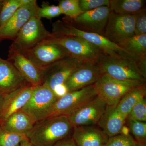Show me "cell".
Wrapping results in <instances>:
<instances>
[{
  "label": "cell",
  "instance_id": "obj_16",
  "mask_svg": "<svg viewBox=\"0 0 146 146\" xmlns=\"http://www.w3.org/2000/svg\"><path fill=\"white\" fill-rule=\"evenodd\" d=\"M34 87L28 83L4 96L0 113V125L11 115L23 108L30 98Z\"/></svg>",
  "mask_w": 146,
  "mask_h": 146
},
{
  "label": "cell",
  "instance_id": "obj_1",
  "mask_svg": "<svg viewBox=\"0 0 146 146\" xmlns=\"http://www.w3.org/2000/svg\"><path fill=\"white\" fill-rule=\"evenodd\" d=\"M73 128L68 116H55L36 122L26 135L34 146H54L71 137Z\"/></svg>",
  "mask_w": 146,
  "mask_h": 146
},
{
  "label": "cell",
  "instance_id": "obj_32",
  "mask_svg": "<svg viewBox=\"0 0 146 146\" xmlns=\"http://www.w3.org/2000/svg\"><path fill=\"white\" fill-rule=\"evenodd\" d=\"M110 0H79L80 9L83 12L94 10L104 6H109Z\"/></svg>",
  "mask_w": 146,
  "mask_h": 146
},
{
  "label": "cell",
  "instance_id": "obj_35",
  "mask_svg": "<svg viewBox=\"0 0 146 146\" xmlns=\"http://www.w3.org/2000/svg\"><path fill=\"white\" fill-rule=\"evenodd\" d=\"M19 146H34L29 141V140H26L22 142Z\"/></svg>",
  "mask_w": 146,
  "mask_h": 146
},
{
  "label": "cell",
  "instance_id": "obj_12",
  "mask_svg": "<svg viewBox=\"0 0 146 146\" xmlns=\"http://www.w3.org/2000/svg\"><path fill=\"white\" fill-rule=\"evenodd\" d=\"M135 15H123L111 11L103 36L118 44L134 35Z\"/></svg>",
  "mask_w": 146,
  "mask_h": 146
},
{
  "label": "cell",
  "instance_id": "obj_33",
  "mask_svg": "<svg viewBox=\"0 0 146 146\" xmlns=\"http://www.w3.org/2000/svg\"><path fill=\"white\" fill-rule=\"evenodd\" d=\"M135 15L134 35L146 34V10L144 8Z\"/></svg>",
  "mask_w": 146,
  "mask_h": 146
},
{
  "label": "cell",
  "instance_id": "obj_38",
  "mask_svg": "<svg viewBox=\"0 0 146 146\" xmlns=\"http://www.w3.org/2000/svg\"><path fill=\"white\" fill-rule=\"evenodd\" d=\"M3 1L2 2H1L0 3V9H1V7Z\"/></svg>",
  "mask_w": 146,
  "mask_h": 146
},
{
  "label": "cell",
  "instance_id": "obj_17",
  "mask_svg": "<svg viewBox=\"0 0 146 146\" xmlns=\"http://www.w3.org/2000/svg\"><path fill=\"white\" fill-rule=\"evenodd\" d=\"M9 61L13 64L27 82L32 86L42 84V71L21 53L9 50Z\"/></svg>",
  "mask_w": 146,
  "mask_h": 146
},
{
  "label": "cell",
  "instance_id": "obj_3",
  "mask_svg": "<svg viewBox=\"0 0 146 146\" xmlns=\"http://www.w3.org/2000/svg\"><path fill=\"white\" fill-rule=\"evenodd\" d=\"M102 74H106L112 78L122 81H138L145 82L138 68V63L125 58H115L104 54L96 62Z\"/></svg>",
  "mask_w": 146,
  "mask_h": 146
},
{
  "label": "cell",
  "instance_id": "obj_5",
  "mask_svg": "<svg viewBox=\"0 0 146 146\" xmlns=\"http://www.w3.org/2000/svg\"><path fill=\"white\" fill-rule=\"evenodd\" d=\"M97 95L95 84L79 90L68 92L56 100L44 119L63 115L68 116Z\"/></svg>",
  "mask_w": 146,
  "mask_h": 146
},
{
  "label": "cell",
  "instance_id": "obj_9",
  "mask_svg": "<svg viewBox=\"0 0 146 146\" xmlns=\"http://www.w3.org/2000/svg\"><path fill=\"white\" fill-rule=\"evenodd\" d=\"M85 63L70 56L56 61L42 70V84L53 91L56 86L63 84L68 78Z\"/></svg>",
  "mask_w": 146,
  "mask_h": 146
},
{
  "label": "cell",
  "instance_id": "obj_4",
  "mask_svg": "<svg viewBox=\"0 0 146 146\" xmlns=\"http://www.w3.org/2000/svg\"><path fill=\"white\" fill-rule=\"evenodd\" d=\"M52 36L37 15L32 17L21 29L9 49L23 53L49 39Z\"/></svg>",
  "mask_w": 146,
  "mask_h": 146
},
{
  "label": "cell",
  "instance_id": "obj_30",
  "mask_svg": "<svg viewBox=\"0 0 146 146\" xmlns=\"http://www.w3.org/2000/svg\"><path fill=\"white\" fill-rule=\"evenodd\" d=\"M136 143L133 136L130 134H119L110 137L105 146H131Z\"/></svg>",
  "mask_w": 146,
  "mask_h": 146
},
{
  "label": "cell",
  "instance_id": "obj_6",
  "mask_svg": "<svg viewBox=\"0 0 146 146\" xmlns=\"http://www.w3.org/2000/svg\"><path fill=\"white\" fill-rule=\"evenodd\" d=\"M145 82L138 81H122L103 74L95 83L98 95L109 106H117L123 97L129 91Z\"/></svg>",
  "mask_w": 146,
  "mask_h": 146
},
{
  "label": "cell",
  "instance_id": "obj_25",
  "mask_svg": "<svg viewBox=\"0 0 146 146\" xmlns=\"http://www.w3.org/2000/svg\"><path fill=\"white\" fill-rule=\"evenodd\" d=\"M31 0H3L0 9V28L6 23L18 8Z\"/></svg>",
  "mask_w": 146,
  "mask_h": 146
},
{
  "label": "cell",
  "instance_id": "obj_18",
  "mask_svg": "<svg viewBox=\"0 0 146 146\" xmlns=\"http://www.w3.org/2000/svg\"><path fill=\"white\" fill-rule=\"evenodd\" d=\"M28 83L10 61L0 58V94L5 96Z\"/></svg>",
  "mask_w": 146,
  "mask_h": 146
},
{
  "label": "cell",
  "instance_id": "obj_20",
  "mask_svg": "<svg viewBox=\"0 0 146 146\" xmlns=\"http://www.w3.org/2000/svg\"><path fill=\"white\" fill-rule=\"evenodd\" d=\"M116 106L107 105L104 113L97 124L109 138L121 134L127 119L118 111Z\"/></svg>",
  "mask_w": 146,
  "mask_h": 146
},
{
  "label": "cell",
  "instance_id": "obj_27",
  "mask_svg": "<svg viewBox=\"0 0 146 146\" xmlns=\"http://www.w3.org/2000/svg\"><path fill=\"white\" fill-rule=\"evenodd\" d=\"M58 5L67 19H74L83 12L80 7L79 0H62Z\"/></svg>",
  "mask_w": 146,
  "mask_h": 146
},
{
  "label": "cell",
  "instance_id": "obj_15",
  "mask_svg": "<svg viewBox=\"0 0 146 146\" xmlns=\"http://www.w3.org/2000/svg\"><path fill=\"white\" fill-rule=\"evenodd\" d=\"M102 75L96 63H85L76 70L64 83L68 92L94 84Z\"/></svg>",
  "mask_w": 146,
  "mask_h": 146
},
{
  "label": "cell",
  "instance_id": "obj_13",
  "mask_svg": "<svg viewBox=\"0 0 146 146\" xmlns=\"http://www.w3.org/2000/svg\"><path fill=\"white\" fill-rule=\"evenodd\" d=\"M107 104L98 95L68 116L74 127L97 124Z\"/></svg>",
  "mask_w": 146,
  "mask_h": 146
},
{
  "label": "cell",
  "instance_id": "obj_19",
  "mask_svg": "<svg viewBox=\"0 0 146 146\" xmlns=\"http://www.w3.org/2000/svg\"><path fill=\"white\" fill-rule=\"evenodd\" d=\"M72 137L77 146H105L109 138L92 125L74 127Z\"/></svg>",
  "mask_w": 146,
  "mask_h": 146
},
{
  "label": "cell",
  "instance_id": "obj_7",
  "mask_svg": "<svg viewBox=\"0 0 146 146\" xmlns=\"http://www.w3.org/2000/svg\"><path fill=\"white\" fill-rule=\"evenodd\" d=\"M47 40L62 46L71 56L85 63H96L104 54L100 48L80 37L52 35Z\"/></svg>",
  "mask_w": 146,
  "mask_h": 146
},
{
  "label": "cell",
  "instance_id": "obj_11",
  "mask_svg": "<svg viewBox=\"0 0 146 146\" xmlns=\"http://www.w3.org/2000/svg\"><path fill=\"white\" fill-rule=\"evenodd\" d=\"M111 12L109 6L102 7L94 10L82 12L74 19L65 18L63 20L82 31L103 36Z\"/></svg>",
  "mask_w": 146,
  "mask_h": 146
},
{
  "label": "cell",
  "instance_id": "obj_39",
  "mask_svg": "<svg viewBox=\"0 0 146 146\" xmlns=\"http://www.w3.org/2000/svg\"><path fill=\"white\" fill-rule=\"evenodd\" d=\"M3 1V0H0V3L1 2H2Z\"/></svg>",
  "mask_w": 146,
  "mask_h": 146
},
{
  "label": "cell",
  "instance_id": "obj_23",
  "mask_svg": "<svg viewBox=\"0 0 146 146\" xmlns=\"http://www.w3.org/2000/svg\"><path fill=\"white\" fill-rule=\"evenodd\" d=\"M118 45L139 60L146 59V34L134 35Z\"/></svg>",
  "mask_w": 146,
  "mask_h": 146
},
{
  "label": "cell",
  "instance_id": "obj_24",
  "mask_svg": "<svg viewBox=\"0 0 146 146\" xmlns=\"http://www.w3.org/2000/svg\"><path fill=\"white\" fill-rule=\"evenodd\" d=\"M145 2L144 0H110L109 7L117 14H135L145 8Z\"/></svg>",
  "mask_w": 146,
  "mask_h": 146
},
{
  "label": "cell",
  "instance_id": "obj_31",
  "mask_svg": "<svg viewBox=\"0 0 146 146\" xmlns=\"http://www.w3.org/2000/svg\"><path fill=\"white\" fill-rule=\"evenodd\" d=\"M63 14L58 5H46L39 7L37 16L39 18L50 19Z\"/></svg>",
  "mask_w": 146,
  "mask_h": 146
},
{
  "label": "cell",
  "instance_id": "obj_22",
  "mask_svg": "<svg viewBox=\"0 0 146 146\" xmlns=\"http://www.w3.org/2000/svg\"><path fill=\"white\" fill-rule=\"evenodd\" d=\"M146 94V84L137 86L126 94L117 105V109L123 116L127 118L132 108Z\"/></svg>",
  "mask_w": 146,
  "mask_h": 146
},
{
  "label": "cell",
  "instance_id": "obj_14",
  "mask_svg": "<svg viewBox=\"0 0 146 146\" xmlns=\"http://www.w3.org/2000/svg\"><path fill=\"white\" fill-rule=\"evenodd\" d=\"M39 6L36 0L23 5L12 17L0 28V41L4 39L13 40L24 25L33 16L37 15Z\"/></svg>",
  "mask_w": 146,
  "mask_h": 146
},
{
  "label": "cell",
  "instance_id": "obj_36",
  "mask_svg": "<svg viewBox=\"0 0 146 146\" xmlns=\"http://www.w3.org/2000/svg\"><path fill=\"white\" fill-rule=\"evenodd\" d=\"M3 98L4 96L2 95V94H0V113H1L3 101Z\"/></svg>",
  "mask_w": 146,
  "mask_h": 146
},
{
  "label": "cell",
  "instance_id": "obj_37",
  "mask_svg": "<svg viewBox=\"0 0 146 146\" xmlns=\"http://www.w3.org/2000/svg\"><path fill=\"white\" fill-rule=\"evenodd\" d=\"M131 146H146V145H142V144L140 143H136V144H134V145H133Z\"/></svg>",
  "mask_w": 146,
  "mask_h": 146
},
{
  "label": "cell",
  "instance_id": "obj_28",
  "mask_svg": "<svg viewBox=\"0 0 146 146\" xmlns=\"http://www.w3.org/2000/svg\"><path fill=\"white\" fill-rule=\"evenodd\" d=\"M129 130L136 143L146 145V123L135 120H127Z\"/></svg>",
  "mask_w": 146,
  "mask_h": 146
},
{
  "label": "cell",
  "instance_id": "obj_2",
  "mask_svg": "<svg viewBox=\"0 0 146 146\" xmlns=\"http://www.w3.org/2000/svg\"><path fill=\"white\" fill-rule=\"evenodd\" d=\"M52 27L51 33L54 36L80 37L100 48L104 54L115 58L130 59L136 61L138 64L141 60L103 35L82 31L67 21L58 20L52 24Z\"/></svg>",
  "mask_w": 146,
  "mask_h": 146
},
{
  "label": "cell",
  "instance_id": "obj_34",
  "mask_svg": "<svg viewBox=\"0 0 146 146\" xmlns=\"http://www.w3.org/2000/svg\"><path fill=\"white\" fill-rule=\"evenodd\" d=\"M54 146H77L71 137L59 141Z\"/></svg>",
  "mask_w": 146,
  "mask_h": 146
},
{
  "label": "cell",
  "instance_id": "obj_21",
  "mask_svg": "<svg viewBox=\"0 0 146 146\" xmlns=\"http://www.w3.org/2000/svg\"><path fill=\"white\" fill-rule=\"evenodd\" d=\"M35 122L22 109L14 112L0 125V127L13 133L26 134Z\"/></svg>",
  "mask_w": 146,
  "mask_h": 146
},
{
  "label": "cell",
  "instance_id": "obj_10",
  "mask_svg": "<svg viewBox=\"0 0 146 146\" xmlns=\"http://www.w3.org/2000/svg\"><path fill=\"white\" fill-rule=\"evenodd\" d=\"M22 54L42 71L56 61L71 56L62 46L47 40Z\"/></svg>",
  "mask_w": 146,
  "mask_h": 146
},
{
  "label": "cell",
  "instance_id": "obj_26",
  "mask_svg": "<svg viewBox=\"0 0 146 146\" xmlns=\"http://www.w3.org/2000/svg\"><path fill=\"white\" fill-rule=\"evenodd\" d=\"M27 140L26 134L13 133L0 127V146H19Z\"/></svg>",
  "mask_w": 146,
  "mask_h": 146
},
{
  "label": "cell",
  "instance_id": "obj_8",
  "mask_svg": "<svg viewBox=\"0 0 146 146\" xmlns=\"http://www.w3.org/2000/svg\"><path fill=\"white\" fill-rule=\"evenodd\" d=\"M58 98L54 91L46 85L34 86L30 98L21 109L36 122L44 118Z\"/></svg>",
  "mask_w": 146,
  "mask_h": 146
},
{
  "label": "cell",
  "instance_id": "obj_29",
  "mask_svg": "<svg viewBox=\"0 0 146 146\" xmlns=\"http://www.w3.org/2000/svg\"><path fill=\"white\" fill-rule=\"evenodd\" d=\"M126 120L146 121V100L145 98L140 100L132 108Z\"/></svg>",
  "mask_w": 146,
  "mask_h": 146
}]
</instances>
